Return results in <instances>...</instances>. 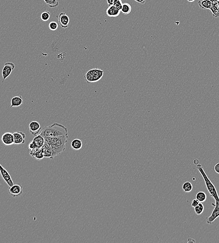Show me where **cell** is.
Returning a JSON list of instances; mask_svg holds the SVG:
<instances>
[{
  "mask_svg": "<svg viewBox=\"0 0 219 243\" xmlns=\"http://www.w3.org/2000/svg\"><path fill=\"white\" fill-rule=\"evenodd\" d=\"M44 138L45 143L48 145L53 152V157L58 156L65 150L66 143L68 141V135L57 137Z\"/></svg>",
  "mask_w": 219,
  "mask_h": 243,
  "instance_id": "obj_1",
  "label": "cell"
},
{
  "mask_svg": "<svg viewBox=\"0 0 219 243\" xmlns=\"http://www.w3.org/2000/svg\"><path fill=\"white\" fill-rule=\"evenodd\" d=\"M44 138L57 137L68 135V129L63 124L55 123L44 127L39 134Z\"/></svg>",
  "mask_w": 219,
  "mask_h": 243,
  "instance_id": "obj_2",
  "label": "cell"
},
{
  "mask_svg": "<svg viewBox=\"0 0 219 243\" xmlns=\"http://www.w3.org/2000/svg\"><path fill=\"white\" fill-rule=\"evenodd\" d=\"M196 167L203 176V178L205 182V184H206L207 190L210 194V196H211L213 198H214L215 200L219 199V197L217 190L216 189L214 184L212 183L211 180L207 176L201 164H198L196 166Z\"/></svg>",
  "mask_w": 219,
  "mask_h": 243,
  "instance_id": "obj_3",
  "label": "cell"
},
{
  "mask_svg": "<svg viewBox=\"0 0 219 243\" xmlns=\"http://www.w3.org/2000/svg\"><path fill=\"white\" fill-rule=\"evenodd\" d=\"M104 73V71L100 69H92L86 73L84 76V78L88 83L97 82L102 78Z\"/></svg>",
  "mask_w": 219,
  "mask_h": 243,
  "instance_id": "obj_4",
  "label": "cell"
},
{
  "mask_svg": "<svg viewBox=\"0 0 219 243\" xmlns=\"http://www.w3.org/2000/svg\"><path fill=\"white\" fill-rule=\"evenodd\" d=\"M45 143L44 138L40 134L35 136V138L29 143L28 148L30 151L42 148Z\"/></svg>",
  "mask_w": 219,
  "mask_h": 243,
  "instance_id": "obj_5",
  "label": "cell"
},
{
  "mask_svg": "<svg viewBox=\"0 0 219 243\" xmlns=\"http://www.w3.org/2000/svg\"><path fill=\"white\" fill-rule=\"evenodd\" d=\"M15 68V65L13 62H8L5 63L2 70V83H4L5 80L10 76L11 73Z\"/></svg>",
  "mask_w": 219,
  "mask_h": 243,
  "instance_id": "obj_6",
  "label": "cell"
},
{
  "mask_svg": "<svg viewBox=\"0 0 219 243\" xmlns=\"http://www.w3.org/2000/svg\"><path fill=\"white\" fill-rule=\"evenodd\" d=\"M215 204L212 203V205L215 206V208L213 211L211 215L207 219L206 222L207 224H212L216 219L219 217V199L217 200H215Z\"/></svg>",
  "mask_w": 219,
  "mask_h": 243,
  "instance_id": "obj_7",
  "label": "cell"
},
{
  "mask_svg": "<svg viewBox=\"0 0 219 243\" xmlns=\"http://www.w3.org/2000/svg\"><path fill=\"white\" fill-rule=\"evenodd\" d=\"M14 137V144L21 145L25 142L26 135L22 131H16L13 133Z\"/></svg>",
  "mask_w": 219,
  "mask_h": 243,
  "instance_id": "obj_8",
  "label": "cell"
},
{
  "mask_svg": "<svg viewBox=\"0 0 219 243\" xmlns=\"http://www.w3.org/2000/svg\"><path fill=\"white\" fill-rule=\"evenodd\" d=\"M0 174L2 176V178L9 187L14 185L13 181L11 178V176L9 173L0 164Z\"/></svg>",
  "mask_w": 219,
  "mask_h": 243,
  "instance_id": "obj_9",
  "label": "cell"
},
{
  "mask_svg": "<svg viewBox=\"0 0 219 243\" xmlns=\"http://www.w3.org/2000/svg\"><path fill=\"white\" fill-rule=\"evenodd\" d=\"M29 132L34 136H36L38 135L41 131V126L40 124L37 121H33L29 124Z\"/></svg>",
  "mask_w": 219,
  "mask_h": 243,
  "instance_id": "obj_10",
  "label": "cell"
},
{
  "mask_svg": "<svg viewBox=\"0 0 219 243\" xmlns=\"http://www.w3.org/2000/svg\"><path fill=\"white\" fill-rule=\"evenodd\" d=\"M58 18V22L62 28H67L68 27L69 23V18L65 13L62 12L58 16H57Z\"/></svg>",
  "mask_w": 219,
  "mask_h": 243,
  "instance_id": "obj_11",
  "label": "cell"
},
{
  "mask_svg": "<svg viewBox=\"0 0 219 243\" xmlns=\"http://www.w3.org/2000/svg\"><path fill=\"white\" fill-rule=\"evenodd\" d=\"M1 141L5 146H10L14 145V137L12 133L5 132L1 136Z\"/></svg>",
  "mask_w": 219,
  "mask_h": 243,
  "instance_id": "obj_12",
  "label": "cell"
},
{
  "mask_svg": "<svg viewBox=\"0 0 219 243\" xmlns=\"http://www.w3.org/2000/svg\"><path fill=\"white\" fill-rule=\"evenodd\" d=\"M9 192L13 197L19 196L22 194V186L19 184H14L13 186L9 187Z\"/></svg>",
  "mask_w": 219,
  "mask_h": 243,
  "instance_id": "obj_13",
  "label": "cell"
},
{
  "mask_svg": "<svg viewBox=\"0 0 219 243\" xmlns=\"http://www.w3.org/2000/svg\"><path fill=\"white\" fill-rule=\"evenodd\" d=\"M120 13V10L117 9L114 6H109L106 10V15L110 17H115L119 16Z\"/></svg>",
  "mask_w": 219,
  "mask_h": 243,
  "instance_id": "obj_14",
  "label": "cell"
},
{
  "mask_svg": "<svg viewBox=\"0 0 219 243\" xmlns=\"http://www.w3.org/2000/svg\"><path fill=\"white\" fill-rule=\"evenodd\" d=\"M30 155L37 160H41L44 158V149L43 147L40 149L30 151Z\"/></svg>",
  "mask_w": 219,
  "mask_h": 243,
  "instance_id": "obj_15",
  "label": "cell"
},
{
  "mask_svg": "<svg viewBox=\"0 0 219 243\" xmlns=\"http://www.w3.org/2000/svg\"><path fill=\"white\" fill-rule=\"evenodd\" d=\"M212 3L210 10L211 11L213 17H219V1L217 0H214L212 1Z\"/></svg>",
  "mask_w": 219,
  "mask_h": 243,
  "instance_id": "obj_16",
  "label": "cell"
},
{
  "mask_svg": "<svg viewBox=\"0 0 219 243\" xmlns=\"http://www.w3.org/2000/svg\"><path fill=\"white\" fill-rule=\"evenodd\" d=\"M23 102H24V100L21 96H16V97H13L11 100V105H10V108L20 106Z\"/></svg>",
  "mask_w": 219,
  "mask_h": 243,
  "instance_id": "obj_17",
  "label": "cell"
},
{
  "mask_svg": "<svg viewBox=\"0 0 219 243\" xmlns=\"http://www.w3.org/2000/svg\"><path fill=\"white\" fill-rule=\"evenodd\" d=\"M43 148L44 149V158H49V159L54 158L52 150L47 143H45Z\"/></svg>",
  "mask_w": 219,
  "mask_h": 243,
  "instance_id": "obj_18",
  "label": "cell"
},
{
  "mask_svg": "<svg viewBox=\"0 0 219 243\" xmlns=\"http://www.w3.org/2000/svg\"><path fill=\"white\" fill-rule=\"evenodd\" d=\"M83 146V142L80 139L76 138L71 143V147L72 149L75 151L79 150Z\"/></svg>",
  "mask_w": 219,
  "mask_h": 243,
  "instance_id": "obj_19",
  "label": "cell"
},
{
  "mask_svg": "<svg viewBox=\"0 0 219 243\" xmlns=\"http://www.w3.org/2000/svg\"><path fill=\"white\" fill-rule=\"evenodd\" d=\"M212 4V1L210 0H201L198 1L199 7L203 9H210Z\"/></svg>",
  "mask_w": 219,
  "mask_h": 243,
  "instance_id": "obj_20",
  "label": "cell"
},
{
  "mask_svg": "<svg viewBox=\"0 0 219 243\" xmlns=\"http://www.w3.org/2000/svg\"><path fill=\"white\" fill-rule=\"evenodd\" d=\"M132 8L131 5L127 2L123 3L122 8L120 10V13L123 15H127L131 13Z\"/></svg>",
  "mask_w": 219,
  "mask_h": 243,
  "instance_id": "obj_21",
  "label": "cell"
},
{
  "mask_svg": "<svg viewBox=\"0 0 219 243\" xmlns=\"http://www.w3.org/2000/svg\"><path fill=\"white\" fill-rule=\"evenodd\" d=\"M207 195L204 192H199L196 194V198L197 199L200 203H203L207 200Z\"/></svg>",
  "mask_w": 219,
  "mask_h": 243,
  "instance_id": "obj_22",
  "label": "cell"
},
{
  "mask_svg": "<svg viewBox=\"0 0 219 243\" xmlns=\"http://www.w3.org/2000/svg\"><path fill=\"white\" fill-rule=\"evenodd\" d=\"M182 188L184 192L185 193H189L190 192H191L193 189V185L191 183L189 182H186L184 183L183 186H182Z\"/></svg>",
  "mask_w": 219,
  "mask_h": 243,
  "instance_id": "obj_23",
  "label": "cell"
},
{
  "mask_svg": "<svg viewBox=\"0 0 219 243\" xmlns=\"http://www.w3.org/2000/svg\"><path fill=\"white\" fill-rule=\"evenodd\" d=\"M46 5L50 8H56L59 5L57 0H44Z\"/></svg>",
  "mask_w": 219,
  "mask_h": 243,
  "instance_id": "obj_24",
  "label": "cell"
},
{
  "mask_svg": "<svg viewBox=\"0 0 219 243\" xmlns=\"http://www.w3.org/2000/svg\"><path fill=\"white\" fill-rule=\"evenodd\" d=\"M204 207L203 203H200L195 208V212L197 215H200L204 211Z\"/></svg>",
  "mask_w": 219,
  "mask_h": 243,
  "instance_id": "obj_25",
  "label": "cell"
},
{
  "mask_svg": "<svg viewBox=\"0 0 219 243\" xmlns=\"http://www.w3.org/2000/svg\"><path fill=\"white\" fill-rule=\"evenodd\" d=\"M50 17V13L49 11H44L41 15V19L44 22H46L49 20Z\"/></svg>",
  "mask_w": 219,
  "mask_h": 243,
  "instance_id": "obj_26",
  "label": "cell"
},
{
  "mask_svg": "<svg viewBox=\"0 0 219 243\" xmlns=\"http://www.w3.org/2000/svg\"><path fill=\"white\" fill-rule=\"evenodd\" d=\"M49 28L50 30L54 31L57 30L58 28V25L57 22L55 21L50 22L49 24Z\"/></svg>",
  "mask_w": 219,
  "mask_h": 243,
  "instance_id": "obj_27",
  "label": "cell"
},
{
  "mask_svg": "<svg viewBox=\"0 0 219 243\" xmlns=\"http://www.w3.org/2000/svg\"><path fill=\"white\" fill-rule=\"evenodd\" d=\"M123 4L121 0H115L113 5L116 8H117V9L120 10L122 9Z\"/></svg>",
  "mask_w": 219,
  "mask_h": 243,
  "instance_id": "obj_28",
  "label": "cell"
},
{
  "mask_svg": "<svg viewBox=\"0 0 219 243\" xmlns=\"http://www.w3.org/2000/svg\"><path fill=\"white\" fill-rule=\"evenodd\" d=\"M200 203V202H199V200H198L197 199L193 200H192V202L191 206H192L193 207L195 208L196 206H197V205L199 204V203Z\"/></svg>",
  "mask_w": 219,
  "mask_h": 243,
  "instance_id": "obj_29",
  "label": "cell"
},
{
  "mask_svg": "<svg viewBox=\"0 0 219 243\" xmlns=\"http://www.w3.org/2000/svg\"><path fill=\"white\" fill-rule=\"evenodd\" d=\"M214 169H215L216 173L219 174V163H218L215 165V167H214Z\"/></svg>",
  "mask_w": 219,
  "mask_h": 243,
  "instance_id": "obj_30",
  "label": "cell"
},
{
  "mask_svg": "<svg viewBox=\"0 0 219 243\" xmlns=\"http://www.w3.org/2000/svg\"><path fill=\"white\" fill-rule=\"evenodd\" d=\"M115 1V0H106V1H107V4L109 6L113 5Z\"/></svg>",
  "mask_w": 219,
  "mask_h": 243,
  "instance_id": "obj_31",
  "label": "cell"
},
{
  "mask_svg": "<svg viewBox=\"0 0 219 243\" xmlns=\"http://www.w3.org/2000/svg\"><path fill=\"white\" fill-rule=\"evenodd\" d=\"M135 1L141 4H144L145 2V0H135Z\"/></svg>",
  "mask_w": 219,
  "mask_h": 243,
  "instance_id": "obj_32",
  "label": "cell"
},
{
  "mask_svg": "<svg viewBox=\"0 0 219 243\" xmlns=\"http://www.w3.org/2000/svg\"><path fill=\"white\" fill-rule=\"evenodd\" d=\"M188 1H189V2H192L195 1V0H188Z\"/></svg>",
  "mask_w": 219,
  "mask_h": 243,
  "instance_id": "obj_33",
  "label": "cell"
},
{
  "mask_svg": "<svg viewBox=\"0 0 219 243\" xmlns=\"http://www.w3.org/2000/svg\"><path fill=\"white\" fill-rule=\"evenodd\" d=\"M210 1H214V0H210Z\"/></svg>",
  "mask_w": 219,
  "mask_h": 243,
  "instance_id": "obj_34",
  "label": "cell"
},
{
  "mask_svg": "<svg viewBox=\"0 0 219 243\" xmlns=\"http://www.w3.org/2000/svg\"><path fill=\"white\" fill-rule=\"evenodd\" d=\"M217 1H219V0H217Z\"/></svg>",
  "mask_w": 219,
  "mask_h": 243,
  "instance_id": "obj_35",
  "label": "cell"
}]
</instances>
